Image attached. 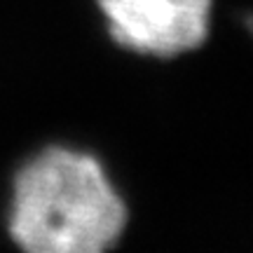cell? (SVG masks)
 <instances>
[{
    "mask_svg": "<svg viewBox=\"0 0 253 253\" xmlns=\"http://www.w3.org/2000/svg\"><path fill=\"white\" fill-rule=\"evenodd\" d=\"M126 220L108 169L82 148L47 145L12 178L7 230L21 253H108Z\"/></svg>",
    "mask_w": 253,
    "mask_h": 253,
    "instance_id": "1",
    "label": "cell"
},
{
    "mask_svg": "<svg viewBox=\"0 0 253 253\" xmlns=\"http://www.w3.org/2000/svg\"><path fill=\"white\" fill-rule=\"evenodd\" d=\"M96 5L120 47L173 59L207 40L213 0H96Z\"/></svg>",
    "mask_w": 253,
    "mask_h": 253,
    "instance_id": "2",
    "label": "cell"
},
{
    "mask_svg": "<svg viewBox=\"0 0 253 253\" xmlns=\"http://www.w3.org/2000/svg\"><path fill=\"white\" fill-rule=\"evenodd\" d=\"M249 24H251V31H253V19H251V21H249Z\"/></svg>",
    "mask_w": 253,
    "mask_h": 253,
    "instance_id": "3",
    "label": "cell"
}]
</instances>
